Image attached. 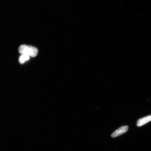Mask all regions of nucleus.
<instances>
[{"instance_id": "f257e3e1", "label": "nucleus", "mask_w": 151, "mask_h": 151, "mask_svg": "<svg viewBox=\"0 0 151 151\" xmlns=\"http://www.w3.org/2000/svg\"><path fill=\"white\" fill-rule=\"evenodd\" d=\"M18 51L20 54L26 55L32 57L36 56L38 52L37 49L35 47L24 45L20 46L19 47Z\"/></svg>"}, {"instance_id": "f03ea898", "label": "nucleus", "mask_w": 151, "mask_h": 151, "mask_svg": "<svg viewBox=\"0 0 151 151\" xmlns=\"http://www.w3.org/2000/svg\"><path fill=\"white\" fill-rule=\"evenodd\" d=\"M128 127L127 126H122V127L118 128L116 131L113 132L111 134V136L112 137H118L119 136L125 133L128 131Z\"/></svg>"}, {"instance_id": "7ed1b4c3", "label": "nucleus", "mask_w": 151, "mask_h": 151, "mask_svg": "<svg viewBox=\"0 0 151 151\" xmlns=\"http://www.w3.org/2000/svg\"><path fill=\"white\" fill-rule=\"evenodd\" d=\"M150 121H151V115L139 119L138 120L137 125L138 127H140Z\"/></svg>"}, {"instance_id": "20e7f679", "label": "nucleus", "mask_w": 151, "mask_h": 151, "mask_svg": "<svg viewBox=\"0 0 151 151\" xmlns=\"http://www.w3.org/2000/svg\"><path fill=\"white\" fill-rule=\"evenodd\" d=\"M30 59V56L25 54H22L19 58V62L20 64H23Z\"/></svg>"}]
</instances>
